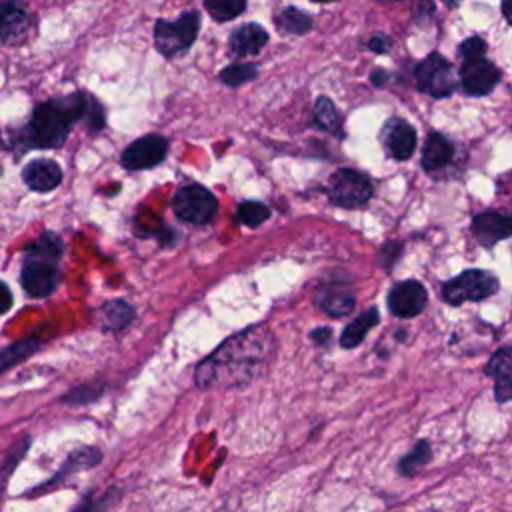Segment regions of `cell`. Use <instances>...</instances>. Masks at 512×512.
<instances>
[{
	"label": "cell",
	"instance_id": "28",
	"mask_svg": "<svg viewBox=\"0 0 512 512\" xmlns=\"http://www.w3.org/2000/svg\"><path fill=\"white\" fill-rule=\"evenodd\" d=\"M28 446H30V436H22L12 448L10 452L6 454L2 466H0V492L4 490V486L8 484L14 468L20 464V460L24 458V454L28 452Z\"/></svg>",
	"mask_w": 512,
	"mask_h": 512
},
{
	"label": "cell",
	"instance_id": "24",
	"mask_svg": "<svg viewBox=\"0 0 512 512\" xmlns=\"http://www.w3.org/2000/svg\"><path fill=\"white\" fill-rule=\"evenodd\" d=\"M134 318V308L124 300H110L100 308L102 328L108 332H116L126 328Z\"/></svg>",
	"mask_w": 512,
	"mask_h": 512
},
{
	"label": "cell",
	"instance_id": "31",
	"mask_svg": "<svg viewBox=\"0 0 512 512\" xmlns=\"http://www.w3.org/2000/svg\"><path fill=\"white\" fill-rule=\"evenodd\" d=\"M256 74H258V68L254 64H230L218 74V78L222 84L236 88V86L256 78Z\"/></svg>",
	"mask_w": 512,
	"mask_h": 512
},
{
	"label": "cell",
	"instance_id": "5",
	"mask_svg": "<svg viewBox=\"0 0 512 512\" xmlns=\"http://www.w3.org/2000/svg\"><path fill=\"white\" fill-rule=\"evenodd\" d=\"M372 192L370 178L354 168L336 170L326 186L328 200L338 208H360L370 202Z\"/></svg>",
	"mask_w": 512,
	"mask_h": 512
},
{
	"label": "cell",
	"instance_id": "38",
	"mask_svg": "<svg viewBox=\"0 0 512 512\" xmlns=\"http://www.w3.org/2000/svg\"><path fill=\"white\" fill-rule=\"evenodd\" d=\"M310 336H312V340L314 342H326V340H330V328H316V330H312L310 332Z\"/></svg>",
	"mask_w": 512,
	"mask_h": 512
},
{
	"label": "cell",
	"instance_id": "21",
	"mask_svg": "<svg viewBox=\"0 0 512 512\" xmlns=\"http://www.w3.org/2000/svg\"><path fill=\"white\" fill-rule=\"evenodd\" d=\"M122 494L124 490L120 486L88 490L70 512H110L122 500Z\"/></svg>",
	"mask_w": 512,
	"mask_h": 512
},
{
	"label": "cell",
	"instance_id": "1",
	"mask_svg": "<svg viewBox=\"0 0 512 512\" xmlns=\"http://www.w3.org/2000/svg\"><path fill=\"white\" fill-rule=\"evenodd\" d=\"M272 350V334L266 326H250L224 340L194 374L200 388L248 384L262 370Z\"/></svg>",
	"mask_w": 512,
	"mask_h": 512
},
{
	"label": "cell",
	"instance_id": "32",
	"mask_svg": "<svg viewBox=\"0 0 512 512\" xmlns=\"http://www.w3.org/2000/svg\"><path fill=\"white\" fill-rule=\"evenodd\" d=\"M26 252H32V254H40V256H48V258H56L60 260V254H62V242L56 234L52 232H44L42 236H38L34 240V244L28 246Z\"/></svg>",
	"mask_w": 512,
	"mask_h": 512
},
{
	"label": "cell",
	"instance_id": "7",
	"mask_svg": "<svg viewBox=\"0 0 512 512\" xmlns=\"http://www.w3.org/2000/svg\"><path fill=\"white\" fill-rule=\"evenodd\" d=\"M102 450L96 448V446H80L76 450H72L66 460L60 464V468L44 482L36 484L34 488H30L26 494V498H38V496H44L52 490H58L66 484V480L78 472H84V470H90V468H96L100 462H102Z\"/></svg>",
	"mask_w": 512,
	"mask_h": 512
},
{
	"label": "cell",
	"instance_id": "40",
	"mask_svg": "<svg viewBox=\"0 0 512 512\" xmlns=\"http://www.w3.org/2000/svg\"><path fill=\"white\" fill-rule=\"evenodd\" d=\"M502 14H504L506 22L512 26V0H506V2L502 4Z\"/></svg>",
	"mask_w": 512,
	"mask_h": 512
},
{
	"label": "cell",
	"instance_id": "36",
	"mask_svg": "<svg viewBox=\"0 0 512 512\" xmlns=\"http://www.w3.org/2000/svg\"><path fill=\"white\" fill-rule=\"evenodd\" d=\"M390 46H392V42H390V38L386 36V34H374L370 40H368V48L372 50V52H376V54H386L388 50H390Z\"/></svg>",
	"mask_w": 512,
	"mask_h": 512
},
{
	"label": "cell",
	"instance_id": "25",
	"mask_svg": "<svg viewBox=\"0 0 512 512\" xmlns=\"http://www.w3.org/2000/svg\"><path fill=\"white\" fill-rule=\"evenodd\" d=\"M274 22H276V28L284 34H306L314 26L312 16L296 6H286L284 10H280Z\"/></svg>",
	"mask_w": 512,
	"mask_h": 512
},
{
	"label": "cell",
	"instance_id": "9",
	"mask_svg": "<svg viewBox=\"0 0 512 512\" xmlns=\"http://www.w3.org/2000/svg\"><path fill=\"white\" fill-rule=\"evenodd\" d=\"M20 282H22L24 290L34 298L52 294L56 290V286L60 284L58 260L26 252Z\"/></svg>",
	"mask_w": 512,
	"mask_h": 512
},
{
	"label": "cell",
	"instance_id": "12",
	"mask_svg": "<svg viewBox=\"0 0 512 512\" xmlns=\"http://www.w3.org/2000/svg\"><path fill=\"white\" fill-rule=\"evenodd\" d=\"M428 302V292L418 280H404L396 282L386 296L388 310L398 318H412L418 316Z\"/></svg>",
	"mask_w": 512,
	"mask_h": 512
},
{
	"label": "cell",
	"instance_id": "10",
	"mask_svg": "<svg viewBox=\"0 0 512 512\" xmlns=\"http://www.w3.org/2000/svg\"><path fill=\"white\" fill-rule=\"evenodd\" d=\"M502 80L500 68L486 56L464 60L460 66V86L470 96L490 94Z\"/></svg>",
	"mask_w": 512,
	"mask_h": 512
},
{
	"label": "cell",
	"instance_id": "41",
	"mask_svg": "<svg viewBox=\"0 0 512 512\" xmlns=\"http://www.w3.org/2000/svg\"><path fill=\"white\" fill-rule=\"evenodd\" d=\"M418 512H442V510H438V508H424V510H418Z\"/></svg>",
	"mask_w": 512,
	"mask_h": 512
},
{
	"label": "cell",
	"instance_id": "6",
	"mask_svg": "<svg viewBox=\"0 0 512 512\" xmlns=\"http://www.w3.org/2000/svg\"><path fill=\"white\" fill-rule=\"evenodd\" d=\"M416 88L436 100L448 98L456 90V78L452 64L438 52L428 54L414 68Z\"/></svg>",
	"mask_w": 512,
	"mask_h": 512
},
{
	"label": "cell",
	"instance_id": "15",
	"mask_svg": "<svg viewBox=\"0 0 512 512\" xmlns=\"http://www.w3.org/2000/svg\"><path fill=\"white\" fill-rule=\"evenodd\" d=\"M484 374L494 380V398L498 404L512 400V346L498 348L484 366Z\"/></svg>",
	"mask_w": 512,
	"mask_h": 512
},
{
	"label": "cell",
	"instance_id": "23",
	"mask_svg": "<svg viewBox=\"0 0 512 512\" xmlns=\"http://www.w3.org/2000/svg\"><path fill=\"white\" fill-rule=\"evenodd\" d=\"M380 312L378 308H368L364 310L356 320H352L340 334V346L342 348H356L364 336L378 324Z\"/></svg>",
	"mask_w": 512,
	"mask_h": 512
},
{
	"label": "cell",
	"instance_id": "8",
	"mask_svg": "<svg viewBox=\"0 0 512 512\" xmlns=\"http://www.w3.org/2000/svg\"><path fill=\"white\" fill-rule=\"evenodd\" d=\"M216 208H218L216 196L200 184L180 186L178 192L174 194V212L184 222L206 224L214 218Z\"/></svg>",
	"mask_w": 512,
	"mask_h": 512
},
{
	"label": "cell",
	"instance_id": "33",
	"mask_svg": "<svg viewBox=\"0 0 512 512\" xmlns=\"http://www.w3.org/2000/svg\"><path fill=\"white\" fill-rule=\"evenodd\" d=\"M100 394H102V386L82 384V386L70 390L68 394H64L62 402L64 404H86V402H94Z\"/></svg>",
	"mask_w": 512,
	"mask_h": 512
},
{
	"label": "cell",
	"instance_id": "18",
	"mask_svg": "<svg viewBox=\"0 0 512 512\" xmlns=\"http://www.w3.org/2000/svg\"><path fill=\"white\" fill-rule=\"evenodd\" d=\"M30 28L28 12L18 4H4L0 8V40L4 44H20Z\"/></svg>",
	"mask_w": 512,
	"mask_h": 512
},
{
	"label": "cell",
	"instance_id": "34",
	"mask_svg": "<svg viewBox=\"0 0 512 512\" xmlns=\"http://www.w3.org/2000/svg\"><path fill=\"white\" fill-rule=\"evenodd\" d=\"M486 40L480 36H468L464 42H460L458 46V56L464 60H472V58H482L486 54Z\"/></svg>",
	"mask_w": 512,
	"mask_h": 512
},
{
	"label": "cell",
	"instance_id": "22",
	"mask_svg": "<svg viewBox=\"0 0 512 512\" xmlns=\"http://www.w3.org/2000/svg\"><path fill=\"white\" fill-rule=\"evenodd\" d=\"M432 460V444L430 440L422 438L418 440L404 456L398 458L396 462V472L404 478H412L416 476L428 462Z\"/></svg>",
	"mask_w": 512,
	"mask_h": 512
},
{
	"label": "cell",
	"instance_id": "13",
	"mask_svg": "<svg viewBox=\"0 0 512 512\" xmlns=\"http://www.w3.org/2000/svg\"><path fill=\"white\" fill-rule=\"evenodd\" d=\"M380 140L388 156H392L394 160H408L416 150L414 126L408 120L398 116H392L384 122L380 130Z\"/></svg>",
	"mask_w": 512,
	"mask_h": 512
},
{
	"label": "cell",
	"instance_id": "3",
	"mask_svg": "<svg viewBox=\"0 0 512 512\" xmlns=\"http://www.w3.org/2000/svg\"><path fill=\"white\" fill-rule=\"evenodd\" d=\"M498 278L480 268H470L442 284V300L450 306H460L464 302H480L498 292Z\"/></svg>",
	"mask_w": 512,
	"mask_h": 512
},
{
	"label": "cell",
	"instance_id": "4",
	"mask_svg": "<svg viewBox=\"0 0 512 512\" xmlns=\"http://www.w3.org/2000/svg\"><path fill=\"white\" fill-rule=\"evenodd\" d=\"M200 30V12L188 10L176 20H156L154 44L162 56H176L186 52Z\"/></svg>",
	"mask_w": 512,
	"mask_h": 512
},
{
	"label": "cell",
	"instance_id": "20",
	"mask_svg": "<svg viewBox=\"0 0 512 512\" xmlns=\"http://www.w3.org/2000/svg\"><path fill=\"white\" fill-rule=\"evenodd\" d=\"M454 156V146L452 142L440 134V132H430L426 136L424 148H422V168L426 172H436L444 168Z\"/></svg>",
	"mask_w": 512,
	"mask_h": 512
},
{
	"label": "cell",
	"instance_id": "19",
	"mask_svg": "<svg viewBox=\"0 0 512 512\" xmlns=\"http://www.w3.org/2000/svg\"><path fill=\"white\" fill-rule=\"evenodd\" d=\"M318 306L328 314V316H346L354 310L356 306V296L350 288L346 286H338V284H332V286H322L318 290V298H316Z\"/></svg>",
	"mask_w": 512,
	"mask_h": 512
},
{
	"label": "cell",
	"instance_id": "16",
	"mask_svg": "<svg viewBox=\"0 0 512 512\" xmlns=\"http://www.w3.org/2000/svg\"><path fill=\"white\" fill-rule=\"evenodd\" d=\"M22 178H24V184L30 190L50 192L56 186H60V182H62V168L54 160H50V158H40V160L28 162L24 166Z\"/></svg>",
	"mask_w": 512,
	"mask_h": 512
},
{
	"label": "cell",
	"instance_id": "11",
	"mask_svg": "<svg viewBox=\"0 0 512 512\" xmlns=\"http://www.w3.org/2000/svg\"><path fill=\"white\" fill-rule=\"evenodd\" d=\"M168 152V140L160 134H146L134 142H130L122 156L120 162L128 170H146L152 166H158Z\"/></svg>",
	"mask_w": 512,
	"mask_h": 512
},
{
	"label": "cell",
	"instance_id": "2",
	"mask_svg": "<svg viewBox=\"0 0 512 512\" xmlns=\"http://www.w3.org/2000/svg\"><path fill=\"white\" fill-rule=\"evenodd\" d=\"M88 96L72 94L58 100L42 102L34 108L24 130L28 148H58L68 138L70 126L84 118Z\"/></svg>",
	"mask_w": 512,
	"mask_h": 512
},
{
	"label": "cell",
	"instance_id": "17",
	"mask_svg": "<svg viewBox=\"0 0 512 512\" xmlns=\"http://www.w3.org/2000/svg\"><path fill=\"white\" fill-rule=\"evenodd\" d=\"M266 44H268V32L256 22H248V24L238 26L228 38L230 52L234 56H240V58L258 54Z\"/></svg>",
	"mask_w": 512,
	"mask_h": 512
},
{
	"label": "cell",
	"instance_id": "35",
	"mask_svg": "<svg viewBox=\"0 0 512 512\" xmlns=\"http://www.w3.org/2000/svg\"><path fill=\"white\" fill-rule=\"evenodd\" d=\"M402 242H398V240H388L384 246H382V250H380V264L386 268V270H390L392 266H394V262L400 258V254H402Z\"/></svg>",
	"mask_w": 512,
	"mask_h": 512
},
{
	"label": "cell",
	"instance_id": "27",
	"mask_svg": "<svg viewBox=\"0 0 512 512\" xmlns=\"http://www.w3.org/2000/svg\"><path fill=\"white\" fill-rule=\"evenodd\" d=\"M40 344L42 342L38 338H24V340H18V342L10 344L8 348H4L0 352V372H4L6 368H12L14 364L32 356L40 348Z\"/></svg>",
	"mask_w": 512,
	"mask_h": 512
},
{
	"label": "cell",
	"instance_id": "37",
	"mask_svg": "<svg viewBox=\"0 0 512 512\" xmlns=\"http://www.w3.org/2000/svg\"><path fill=\"white\" fill-rule=\"evenodd\" d=\"M12 306V292L10 288L0 280V314H4L6 310H10Z\"/></svg>",
	"mask_w": 512,
	"mask_h": 512
},
{
	"label": "cell",
	"instance_id": "30",
	"mask_svg": "<svg viewBox=\"0 0 512 512\" xmlns=\"http://www.w3.org/2000/svg\"><path fill=\"white\" fill-rule=\"evenodd\" d=\"M204 8L210 12V16L218 22H228L236 18L244 8L246 2L242 0H208L204 2Z\"/></svg>",
	"mask_w": 512,
	"mask_h": 512
},
{
	"label": "cell",
	"instance_id": "29",
	"mask_svg": "<svg viewBox=\"0 0 512 512\" xmlns=\"http://www.w3.org/2000/svg\"><path fill=\"white\" fill-rule=\"evenodd\" d=\"M270 218V208L264 204V202H258V200H246L238 206V220L244 224V226H250V228H256L260 226L264 220Z\"/></svg>",
	"mask_w": 512,
	"mask_h": 512
},
{
	"label": "cell",
	"instance_id": "39",
	"mask_svg": "<svg viewBox=\"0 0 512 512\" xmlns=\"http://www.w3.org/2000/svg\"><path fill=\"white\" fill-rule=\"evenodd\" d=\"M386 78H388V74L384 70H374L372 72V84L374 86H382L386 82Z\"/></svg>",
	"mask_w": 512,
	"mask_h": 512
},
{
	"label": "cell",
	"instance_id": "26",
	"mask_svg": "<svg viewBox=\"0 0 512 512\" xmlns=\"http://www.w3.org/2000/svg\"><path fill=\"white\" fill-rule=\"evenodd\" d=\"M312 112H314L316 126H320L322 130H326L334 136H342V116L330 98H326V96L316 98Z\"/></svg>",
	"mask_w": 512,
	"mask_h": 512
},
{
	"label": "cell",
	"instance_id": "14",
	"mask_svg": "<svg viewBox=\"0 0 512 512\" xmlns=\"http://www.w3.org/2000/svg\"><path fill=\"white\" fill-rule=\"evenodd\" d=\"M472 234L482 246L490 248L512 236V214H500L496 210L480 212L472 218Z\"/></svg>",
	"mask_w": 512,
	"mask_h": 512
}]
</instances>
